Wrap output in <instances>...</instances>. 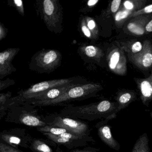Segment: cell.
<instances>
[{"label":"cell","mask_w":152,"mask_h":152,"mask_svg":"<svg viewBox=\"0 0 152 152\" xmlns=\"http://www.w3.org/2000/svg\"><path fill=\"white\" fill-rule=\"evenodd\" d=\"M118 104L108 100L81 106H68L60 112V115L72 119L88 121L104 119V121L115 118L118 113Z\"/></svg>","instance_id":"obj_1"},{"label":"cell","mask_w":152,"mask_h":152,"mask_svg":"<svg viewBox=\"0 0 152 152\" xmlns=\"http://www.w3.org/2000/svg\"><path fill=\"white\" fill-rule=\"evenodd\" d=\"M98 88V85L92 84L75 87L68 90L64 94L56 99L43 102H34L32 104L34 105L39 106L56 105L69 100L85 97L96 91Z\"/></svg>","instance_id":"obj_2"},{"label":"cell","mask_w":152,"mask_h":152,"mask_svg":"<svg viewBox=\"0 0 152 152\" xmlns=\"http://www.w3.org/2000/svg\"><path fill=\"white\" fill-rule=\"evenodd\" d=\"M50 126L65 129L70 133L80 136H89L90 133L88 125L83 122L60 115H55L50 121L47 122Z\"/></svg>","instance_id":"obj_3"},{"label":"cell","mask_w":152,"mask_h":152,"mask_svg":"<svg viewBox=\"0 0 152 152\" xmlns=\"http://www.w3.org/2000/svg\"><path fill=\"white\" fill-rule=\"evenodd\" d=\"M43 134L56 144L63 145L69 148L83 146L87 145L88 142L94 141L89 136H80L69 132L59 135H53L49 133Z\"/></svg>","instance_id":"obj_4"},{"label":"cell","mask_w":152,"mask_h":152,"mask_svg":"<svg viewBox=\"0 0 152 152\" xmlns=\"http://www.w3.org/2000/svg\"><path fill=\"white\" fill-rule=\"evenodd\" d=\"M128 56L130 60L139 68H150L152 66V44L149 41L146 40L140 52L134 54L129 53Z\"/></svg>","instance_id":"obj_5"},{"label":"cell","mask_w":152,"mask_h":152,"mask_svg":"<svg viewBox=\"0 0 152 152\" xmlns=\"http://www.w3.org/2000/svg\"><path fill=\"white\" fill-rule=\"evenodd\" d=\"M108 66L113 72L124 75L127 71V61L122 50L115 48L111 50L108 56Z\"/></svg>","instance_id":"obj_6"},{"label":"cell","mask_w":152,"mask_h":152,"mask_svg":"<svg viewBox=\"0 0 152 152\" xmlns=\"http://www.w3.org/2000/svg\"><path fill=\"white\" fill-rule=\"evenodd\" d=\"M67 80H62L59 81H52L50 82H42L35 84L31 88L23 93L22 96L24 99H35L37 97L45 93L48 90L51 88L61 85V83H64Z\"/></svg>","instance_id":"obj_7"},{"label":"cell","mask_w":152,"mask_h":152,"mask_svg":"<svg viewBox=\"0 0 152 152\" xmlns=\"http://www.w3.org/2000/svg\"><path fill=\"white\" fill-rule=\"evenodd\" d=\"M1 140L3 141V143H7L13 147H17L18 146L28 148L29 147L28 143L30 142L29 137H26L25 134H15L14 131L11 132H3L0 135Z\"/></svg>","instance_id":"obj_8"},{"label":"cell","mask_w":152,"mask_h":152,"mask_svg":"<svg viewBox=\"0 0 152 152\" xmlns=\"http://www.w3.org/2000/svg\"><path fill=\"white\" fill-rule=\"evenodd\" d=\"M98 133L101 140L110 148L115 150L120 149V144L113 137L109 125L103 124L99 126L98 129Z\"/></svg>","instance_id":"obj_9"},{"label":"cell","mask_w":152,"mask_h":152,"mask_svg":"<svg viewBox=\"0 0 152 152\" xmlns=\"http://www.w3.org/2000/svg\"><path fill=\"white\" fill-rule=\"evenodd\" d=\"M139 88L142 102L144 104L148 106L152 101V71L151 75L148 78L141 80Z\"/></svg>","instance_id":"obj_10"},{"label":"cell","mask_w":152,"mask_h":152,"mask_svg":"<svg viewBox=\"0 0 152 152\" xmlns=\"http://www.w3.org/2000/svg\"><path fill=\"white\" fill-rule=\"evenodd\" d=\"M19 121L22 124L31 127L40 128L48 125L47 123L38 116L27 113H23L20 115Z\"/></svg>","instance_id":"obj_11"},{"label":"cell","mask_w":152,"mask_h":152,"mask_svg":"<svg viewBox=\"0 0 152 152\" xmlns=\"http://www.w3.org/2000/svg\"><path fill=\"white\" fill-rule=\"evenodd\" d=\"M135 95L131 92H126L119 94L117 96L116 100L118 104L117 113L121 110L127 107L134 100Z\"/></svg>","instance_id":"obj_12"},{"label":"cell","mask_w":152,"mask_h":152,"mask_svg":"<svg viewBox=\"0 0 152 152\" xmlns=\"http://www.w3.org/2000/svg\"><path fill=\"white\" fill-rule=\"evenodd\" d=\"M149 140L146 133L139 137L132 148V152H149Z\"/></svg>","instance_id":"obj_13"},{"label":"cell","mask_w":152,"mask_h":152,"mask_svg":"<svg viewBox=\"0 0 152 152\" xmlns=\"http://www.w3.org/2000/svg\"><path fill=\"white\" fill-rule=\"evenodd\" d=\"M30 147L34 152H53L51 148L40 140L34 139Z\"/></svg>","instance_id":"obj_14"},{"label":"cell","mask_w":152,"mask_h":152,"mask_svg":"<svg viewBox=\"0 0 152 152\" xmlns=\"http://www.w3.org/2000/svg\"><path fill=\"white\" fill-rule=\"evenodd\" d=\"M37 130L43 133H49L55 135H59L68 132L66 129L63 128L50 126L48 125H46L44 127L37 128Z\"/></svg>","instance_id":"obj_15"},{"label":"cell","mask_w":152,"mask_h":152,"mask_svg":"<svg viewBox=\"0 0 152 152\" xmlns=\"http://www.w3.org/2000/svg\"><path fill=\"white\" fill-rule=\"evenodd\" d=\"M127 29L129 31L136 35H143L145 32L144 27L142 26L133 22L128 24Z\"/></svg>","instance_id":"obj_16"},{"label":"cell","mask_w":152,"mask_h":152,"mask_svg":"<svg viewBox=\"0 0 152 152\" xmlns=\"http://www.w3.org/2000/svg\"><path fill=\"white\" fill-rule=\"evenodd\" d=\"M57 58V55L54 50H50L46 53L43 58V62L46 64H51Z\"/></svg>","instance_id":"obj_17"},{"label":"cell","mask_w":152,"mask_h":152,"mask_svg":"<svg viewBox=\"0 0 152 152\" xmlns=\"http://www.w3.org/2000/svg\"><path fill=\"white\" fill-rule=\"evenodd\" d=\"M132 11L129 10H121L117 12L115 16V22H121L124 19H126L129 16L132 15Z\"/></svg>","instance_id":"obj_18"},{"label":"cell","mask_w":152,"mask_h":152,"mask_svg":"<svg viewBox=\"0 0 152 152\" xmlns=\"http://www.w3.org/2000/svg\"><path fill=\"white\" fill-rule=\"evenodd\" d=\"M44 11L48 15L50 16L53 14L54 10V6L50 0H45L43 2Z\"/></svg>","instance_id":"obj_19"},{"label":"cell","mask_w":152,"mask_h":152,"mask_svg":"<svg viewBox=\"0 0 152 152\" xmlns=\"http://www.w3.org/2000/svg\"><path fill=\"white\" fill-rule=\"evenodd\" d=\"M143 45L140 42L137 41L134 42L132 45L130 47L129 50L131 54H137L140 52L143 49Z\"/></svg>","instance_id":"obj_20"},{"label":"cell","mask_w":152,"mask_h":152,"mask_svg":"<svg viewBox=\"0 0 152 152\" xmlns=\"http://www.w3.org/2000/svg\"><path fill=\"white\" fill-rule=\"evenodd\" d=\"M0 152H22L13 147L3 142L0 143Z\"/></svg>","instance_id":"obj_21"},{"label":"cell","mask_w":152,"mask_h":152,"mask_svg":"<svg viewBox=\"0 0 152 152\" xmlns=\"http://www.w3.org/2000/svg\"><path fill=\"white\" fill-rule=\"evenodd\" d=\"M152 13V4L146 6L142 9L135 11L131 15V17L137 16L144 14H149Z\"/></svg>","instance_id":"obj_22"},{"label":"cell","mask_w":152,"mask_h":152,"mask_svg":"<svg viewBox=\"0 0 152 152\" xmlns=\"http://www.w3.org/2000/svg\"><path fill=\"white\" fill-rule=\"evenodd\" d=\"M86 55L89 57H94L97 53V50L93 46H88L86 47L85 50Z\"/></svg>","instance_id":"obj_23"},{"label":"cell","mask_w":152,"mask_h":152,"mask_svg":"<svg viewBox=\"0 0 152 152\" xmlns=\"http://www.w3.org/2000/svg\"><path fill=\"white\" fill-rule=\"evenodd\" d=\"M121 1V0H114L112 1L111 6V10L113 13H115L117 12L120 8Z\"/></svg>","instance_id":"obj_24"},{"label":"cell","mask_w":152,"mask_h":152,"mask_svg":"<svg viewBox=\"0 0 152 152\" xmlns=\"http://www.w3.org/2000/svg\"><path fill=\"white\" fill-rule=\"evenodd\" d=\"M123 5L126 10L130 11H133L135 7L133 2L130 1H124Z\"/></svg>","instance_id":"obj_25"},{"label":"cell","mask_w":152,"mask_h":152,"mask_svg":"<svg viewBox=\"0 0 152 152\" xmlns=\"http://www.w3.org/2000/svg\"><path fill=\"white\" fill-rule=\"evenodd\" d=\"M10 57V53L8 51L1 53L0 54V64L3 65L5 61L8 59Z\"/></svg>","instance_id":"obj_26"},{"label":"cell","mask_w":152,"mask_h":152,"mask_svg":"<svg viewBox=\"0 0 152 152\" xmlns=\"http://www.w3.org/2000/svg\"><path fill=\"white\" fill-rule=\"evenodd\" d=\"M82 30L84 33V35L88 38H90L91 36L90 31L88 28L86 26H83L82 27Z\"/></svg>","instance_id":"obj_27"},{"label":"cell","mask_w":152,"mask_h":152,"mask_svg":"<svg viewBox=\"0 0 152 152\" xmlns=\"http://www.w3.org/2000/svg\"><path fill=\"white\" fill-rule=\"evenodd\" d=\"M96 23L93 20H90L88 23V26L89 29L90 30H92L95 29L96 27Z\"/></svg>","instance_id":"obj_28"},{"label":"cell","mask_w":152,"mask_h":152,"mask_svg":"<svg viewBox=\"0 0 152 152\" xmlns=\"http://www.w3.org/2000/svg\"><path fill=\"white\" fill-rule=\"evenodd\" d=\"M145 31L148 32H152V20H151L145 27Z\"/></svg>","instance_id":"obj_29"},{"label":"cell","mask_w":152,"mask_h":152,"mask_svg":"<svg viewBox=\"0 0 152 152\" xmlns=\"http://www.w3.org/2000/svg\"><path fill=\"white\" fill-rule=\"evenodd\" d=\"M98 1V0H90L88 1V5L89 7H92L96 5Z\"/></svg>","instance_id":"obj_30"},{"label":"cell","mask_w":152,"mask_h":152,"mask_svg":"<svg viewBox=\"0 0 152 152\" xmlns=\"http://www.w3.org/2000/svg\"><path fill=\"white\" fill-rule=\"evenodd\" d=\"M15 4L17 7H21L23 5V1L21 0H15L14 1Z\"/></svg>","instance_id":"obj_31"},{"label":"cell","mask_w":152,"mask_h":152,"mask_svg":"<svg viewBox=\"0 0 152 152\" xmlns=\"http://www.w3.org/2000/svg\"><path fill=\"white\" fill-rule=\"evenodd\" d=\"M69 152H90V151H85V150H79V149H75V150H72Z\"/></svg>","instance_id":"obj_32"},{"label":"cell","mask_w":152,"mask_h":152,"mask_svg":"<svg viewBox=\"0 0 152 152\" xmlns=\"http://www.w3.org/2000/svg\"><path fill=\"white\" fill-rule=\"evenodd\" d=\"M150 115L151 118H152V112L150 113Z\"/></svg>","instance_id":"obj_33"}]
</instances>
